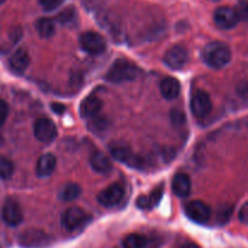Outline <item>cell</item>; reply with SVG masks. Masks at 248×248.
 <instances>
[{
    "label": "cell",
    "instance_id": "6da1fadb",
    "mask_svg": "<svg viewBox=\"0 0 248 248\" xmlns=\"http://www.w3.org/2000/svg\"><path fill=\"white\" fill-rule=\"evenodd\" d=\"M202 58L206 64L215 69L224 68L232 60V52L230 48L225 44L220 41L211 43L203 48Z\"/></svg>",
    "mask_w": 248,
    "mask_h": 248
},
{
    "label": "cell",
    "instance_id": "7a4b0ae2",
    "mask_svg": "<svg viewBox=\"0 0 248 248\" xmlns=\"http://www.w3.org/2000/svg\"><path fill=\"white\" fill-rule=\"evenodd\" d=\"M138 75V68L135 63L128 60H116L110 65L106 74V79L110 82H124L136 79Z\"/></svg>",
    "mask_w": 248,
    "mask_h": 248
},
{
    "label": "cell",
    "instance_id": "3957f363",
    "mask_svg": "<svg viewBox=\"0 0 248 248\" xmlns=\"http://www.w3.org/2000/svg\"><path fill=\"white\" fill-rule=\"evenodd\" d=\"M80 45L82 50L90 55H99L107 48V43L101 34L96 31H85L80 35Z\"/></svg>",
    "mask_w": 248,
    "mask_h": 248
},
{
    "label": "cell",
    "instance_id": "277c9868",
    "mask_svg": "<svg viewBox=\"0 0 248 248\" xmlns=\"http://www.w3.org/2000/svg\"><path fill=\"white\" fill-rule=\"evenodd\" d=\"M87 219H89V216L86 215V212L82 208L70 207L63 213L62 225L64 229L69 230V232H74V230L81 228L87 222Z\"/></svg>",
    "mask_w": 248,
    "mask_h": 248
},
{
    "label": "cell",
    "instance_id": "5b68a950",
    "mask_svg": "<svg viewBox=\"0 0 248 248\" xmlns=\"http://www.w3.org/2000/svg\"><path fill=\"white\" fill-rule=\"evenodd\" d=\"M188 51L184 46L174 45L166 51L164 56V62L170 69H182L188 62Z\"/></svg>",
    "mask_w": 248,
    "mask_h": 248
},
{
    "label": "cell",
    "instance_id": "8992f818",
    "mask_svg": "<svg viewBox=\"0 0 248 248\" xmlns=\"http://www.w3.org/2000/svg\"><path fill=\"white\" fill-rule=\"evenodd\" d=\"M21 246L27 248H43L51 244L50 236L41 230L31 229L22 232L19 236Z\"/></svg>",
    "mask_w": 248,
    "mask_h": 248
},
{
    "label": "cell",
    "instance_id": "52a82bcc",
    "mask_svg": "<svg viewBox=\"0 0 248 248\" xmlns=\"http://www.w3.org/2000/svg\"><path fill=\"white\" fill-rule=\"evenodd\" d=\"M34 135L41 143H51L57 136V127L50 119L40 118L34 124Z\"/></svg>",
    "mask_w": 248,
    "mask_h": 248
},
{
    "label": "cell",
    "instance_id": "ba28073f",
    "mask_svg": "<svg viewBox=\"0 0 248 248\" xmlns=\"http://www.w3.org/2000/svg\"><path fill=\"white\" fill-rule=\"evenodd\" d=\"M190 109L196 118H206L212 110V102L210 96L203 91H196L191 97Z\"/></svg>",
    "mask_w": 248,
    "mask_h": 248
},
{
    "label": "cell",
    "instance_id": "9c48e42d",
    "mask_svg": "<svg viewBox=\"0 0 248 248\" xmlns=\"http://www.w3.org/2000/svg\"><path fill=\"white\" fill-rule=\"evenodd\" d=\"M124 198V186L119 183H114L102 190L97 196V200L104 207H114Z\"/></svg>",
    "mask_w": 248,
    "mask_h": 248
},
{
    "label": "cell",
    "instance_id": "30bf717a",
    "mask_svg": "<svg viewBox=\"0 0 248 248\" xmlns=\"http://www.w3.org/2000/svg\"><path fill=\"white\" fill-rule=\"evenodd\" d=\"M240 22L235 9L229 6H222L216 10L215 12V23L220 29H232L237 26Z\"/></svg>",
    "mask_w": 248,
    "mask_h": 248
},
{
    "label": "cell",
    "instance_id": "8fae6325",
    "mask_svg": "<svg viewBox=\"0 0 248 248\" xmlns=\"http://www.w3.org/2000/svg\"><path fill=\"white\" fill-rule=\"evenodd\" d=\"M1 218L9 227H17L23 220L21 206L14 200H7L1 208Z\"/></svg>",
    "mask_w": 248,
    "mask_h": 248
},
{
    "label": "cell",
    "instance_id": "7c38bea8",
    "mask_svg": "<svg viewBox=\"0 0 248 248\" xmlns=\"http://www.w3.org/2000/svg\"><path fill=\"white\" fill-rule=\"evenodd\" d=\"M186 215L196 223H206L211 217V208L203 201L195 200L186 203Z\"/></svg>",
    "mask_w": 248,
    "mask_h": 248
},
{
    "label": "cell",
    "instance_id": "4fadbf2b",
    "mask_svg": "<svg viewBox=\"0 0 248 248\" xmlns=\"http://www.w3.org/2000/svg\"><path fill=\"white\" fill-rule=\"evenodd\" d=\"M29 62H31V58H29L28 52L24 48H18L10 57V69L14 73H16V74H23L27 70V68H28Z\"/></svg>",
    "mask_w": 248,
    "mask_h": 248
},
{
    "label": "cell",
    "instance_id": "5bb4252c",
    "mask_svg": "<svg viewBox=\"0 0 248 248\" xmlns=\"http://www.w3.org/2000/svg\"><path fill=\"white\" fill-rule=\"evenodd\" d=\"M109 153L116 161L123 162V164H128L133 160L132 150L127 143L113 142L109 145Z\"/></svg>",
    "mask_w": 248,
    "mask_h": 248
},
{
    "label": "cell",
    "instance_id": "9a60e30c",
    "mask_svg": "<svg viewBox=\"0 0 248 248\" xmlns=\"http://www.w3.org/2000/svg\"><path fill=\"white\" fill-rule=\"evenodd\" d=\"M172 190L179 198H186L191 190L190 177L186 173H177L172 181Z\"/></svg>",
    "mask_w": 248,
    "mask_h": 248
},
{
    "label": "cell",
    "instance_id": "2e32d148",
    "mask_svg": "<svg viewBox=\"0 0 248 248\" xmlns=\"http://www.w3.org/2000/svg\"><path fill=\"white\" fill-rule=\"evenodd\" d=\"M56 164H57V160H56L55 155L51 153L43 154L36 162V174L39 177L51 176L52 172L55 171Z\"/></svg>",
    "mask_w": 248,
    "mask_h": 248
},
{
    "label": "cell",
    "instance_id": "e0dca14e",
    "mask_svg": "<svg viewBox=\"0 0 248 248\" xmlns=\"http://www.w3.org/2000/svg\"><path fill=\"white\" fill-rule=\"evenodd\" d=\"M160 91H161L164 98L172 101V99H176L179 96V93H181V84L174 78H165L160 82Z\"/></svg>",
    "mask_w": 248,
    "mask_h": 248
},
{
    "label": "cell",
    "instance_id": "ac0fdd59",
    "mask_svg": "<svg viewBox=\"0 0 248 248\" xmlns=\"http://www.w3.org/2000/svg\"><path fill=\"white\" fill-rule=\"evenodd\" d=\"M102 107H103V102L97 96L92 94V96H89L82 101L80 111H81L82 116H85V118H93L101 111Z\"/></svg>",
    "mask_w": 248,
    "mask_h": 248
},
{
    "label": "cell",
    "instance_id": "d6986e66",
    "mask_svg": "<svg viewBox=\"0 0 248 248\" xmlns=\"http://www.w3.org/2000/svg\"><path fill=\"white\" fill-rule=\"evenodd\" d=\"M90 164H91L92 169L98 173H107L111 170L110 159L102 152L93 153L90 159Z\"/></svg>",
    "mask_w": 248,
    "mask_h": 248
},
{
    "label": "cell",
    "instance_id": "ffe728a7",
    "mask_svg": "<svg viewBox=\"0 0 248 248\" xmlns=\"http://www.w3.org/2000/svg\"><path fill=\"white\" fill-rule=\"evenodd\" d=\"M162 194H164L162 186H157L150 195L140 196L137 200V206L140 208H142V210H150V208H153L154 206H156L159 203V201L162 198Z\"/></svg>",
    "mask_w": 248,
    "mask_h": 248
},
{
    "label": "cell",
    "instance_id": "44dd1931",
    "mask_svg": "<svg viewBox=\"0 0 248 248\" xmlns=\"http://www.w3.org/2000/svg\"><path fill=\"white\" fill-rule=\"evenodd\" d=\"M35 28L40 38L48 39L55 34L56 31V23L53 19L47 18V17H43V18L38 19L35 23Z\"/></svg>",
    "mask_w": 248,
    "mask_h": 248
},
{
    "label": "cell",
    "instance_id": "7402d4cb",
    "mask_svg": "<svg viewBox=\"0 0 248 248\" xmlns=\"http://www.w3.org/2000/svg\"><path fill=\"white\" fill-rule=\"evenodd\" d=\"M80 194H81V188L78 184L68 183L61 189L58 198H60V200L64 201V202H70V201L79 198Z\"/></svg>",
    "mask_w": 248,
    "mask_h": 248
},
{
    "label": "cell",
    "instance_id": "603a6c76",
    "mask_svg": "<svg viewBox=\"0 0 248 248\" xmlns=\"http://www.w3.org/2000/svg\"><path fill=\"white\" fill-rule=\"evenodd\" d=\"M124 248H145L147 247V239L143 235L131 234L125 237L123 242Z\"/></svg>",
    "mask_w": 248,
    "mask_h": 248
},
{
    "label": "cell",
    "instance_id": "cb8c5ba5",
    "mask_svg": "<svg viewBox=\"0 0 248 248\" xmlns=\"http://www.w3.org/2000/svg\"><path fill=\"white\" fill-rule=\"evenodd\" d=\"M14 174V164L7 157L0 155V178L9 179Z\"/></svg>",
    "mask_w": 248,
    "mask_h": 248
},
{
    "label": "cell",
    "instance_id": "d4e9b609",
    "mask_svg": "<svg viewBox=\"0 0 248 248\" xmlns=\"http://www.w3.org/2000/svg\"><path fill=\"white\" fill-rule=\"evenodd\" d=\"M77 17V11L73 6L68 7V9L63 10L60 15L57 16V19L60 21V23L62 24H69L73 19H75Z\"/></svg>",
    "mask_w": 248,
    "mask_h": 248
},
{
    "label": "cell",
    "instance_id": "484cf974",
    "mask_svg": "<svg viewBox=\"0 0 248 248\" xmlns=\"http://www.w3.org/2000/svg\"><path fill=\"white\" fill-rule=\"evenodd\" d=\"M240 21H247L248 19V0H239L236 7H235Z\"/></svg>",
    "mask_w": 248,
    "mask_h": 248
},
{
    "label": "cell",
    "instance_id": "4316f807",
    "mask_svg": "<svg viewBox=\"0 0 248 248\" xmlns=\"http://www.w3.org/2000/svg\"><path fill=\"white\" fill-rule=\"evenodd\" d=\"M172 124L176 126H183L186 124V114L179 109H174L171 113Z\"/></svg>",
    "mask_w": 248,
    "mask_h": 248
},
{
    "label": "cell",
    "instance_id": "83f0119b",
    "mask_svg": "<svg viewBox=\"0 0 248 248\" xmlns=\"http://www.w3.org/2000/svg\"><path fill=\"white\" fill-rule=\"evenodd\" d=\"M63 1L64 0H39V4L46 11H52V10L60 7L63 4Z\"/></svg>",
    "mask_w": 248,
    "mask_h": 248
},
{
    "label": "cell",
    "instance_id": "f1b7e54d",
    "mask_svg": "<svg viewBox=\"0 0 248 248\" xmlns=\"http://www.w3.org/2000/svg\"><path fill=\"white\" fill-rule=\"evenodd\" d=\"M7 115H9V106L5 101L0 99V126L4 125V123L6 121Z\"/></svg>",
    "mask_w": 248,
    "mask_h": 248
},
{
    "label": "cell",
    "instance_id": "f546056e",
    "mask_svg": "<svg viewBox=\"0 0 248 248\" xmlns=\"http://www.w3.org/2000/svg\"><path fill=\"white\" fill-rule=\"evenodd\" d=\"M237 92L241 97L248 99V77L241 80L239 85H237Z\"/></svg>",
    "mask_w": 248,
    "mask_h": 248
},
{
    "label": "cell",
    "instance_id": "4dcf8cb0",
    "mask_svg": "<svg viewBox=\"0 0 248 248\" xmlns=\"http://www.w3.org/2000/svg\"><path fill=\"white\" fill-rule=\"evenodd\" d=\"M239 219L240 222L244 223V224L248 225V201L246 203H244L239 212Z\"/></svg>",
    "mask_w": 248,
    "mask_h": 248
},
{
    "label": "cell",
    "instance_id": "1f68e13d",
    "mask_svg": "<svg viewBox=\"0 0 248 248\" xmlns=\"http://www.w3.org/2000/svg\"><path fill=\"white\" fill-rule=\"evenodd\" d=\"M52 109H53V110H55L57 114H62L63 111L65 110L64 106H63V104H60V103H53V104H52Z\"/></svg>",
    "mask_w": 248,
    "mask_h": 248
},
{
    "label": "cell",
    "instance_id": "d6a6232c",
    "mask_svg": "<svg viewBox=\"0 0 248 248\" xmlns=\"http://www.w3.org/2000/svg\"><path fill=\"white\" fill-rule=\"evenodd\" d=\"M179 248H200V247H199L196 244H191V242H188V244L182 245V246Z\"/></svg>",
    "mask_w": 248,
    "mask_h": 248
},
{
    "label": "cell",
    "instance_id": "836d02e7",
    "mask_svg": "<svg viewBox=\"0 0 248 248\" xmlns=\"http://www.w3.org/2000/svg\"><path fill=\"white\" fill-rule=\"evenodd\" d=\"M4 1H5V0H0V5H1Z\"/></svg>",
    "mask_w": 248,
    "mask_h": 248
},
{
    "label": "cell",
    "instance_id": "e575fe53",
    "mask_svg": "<svg viewBox=\"0 0 248 248\" xmlns=\"http://www.w3.org/2000/svg\"><path fill=\"white\" fill-rule=\"evenodd\" d=\"M210 1H219V0H210Z\"/></svg>",
    "mask_w": 248,
    "mask_h": 248
}]
</instances>
